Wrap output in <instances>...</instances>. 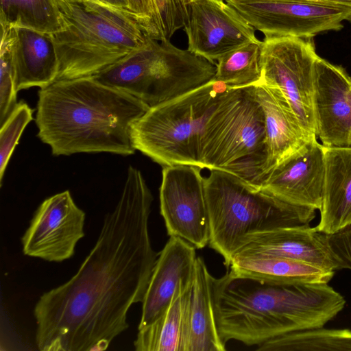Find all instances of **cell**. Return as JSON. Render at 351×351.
I'll return each instance as SVG.
<instances>
[{
    "mask_svg": "<svg viewBox=\"0 0 351 351\" xmlns=\"http://www.w3.org/2000/svg\"><path fill=\"white\" fill-rule=\"evenodd\" d=\"M158 40L169 41L189 19V0H152Z\"/></svg>",
    "mask_w": 351,
    "mask_h": 351,
    "instance_id": "obj_29",
    "label": "cell"
},
{
    "mask_svg": "<svg viewBox=\"0 0 351 351\" xmlns=\"http://www.w3.org/2000/svg\"><path fill=\"white\" fill-rule=\"evenodd\" d=\"M327 242L337 263V270L351 269V226L326 234Z\"/></svg>",
    "mask_w": 351,
    "mask_h": 351,
    "instance_id": "obj_30",
    "label": "cell"
},
{
    "mask_svg": "<svg viewBox=\"0 0 351 351\" xmlns=\"http://www.w3.org/2000/svg\"><path fill=\"white\" fill-rule=\"evenodd\" d=\"M324 176V147L314 137L274 168L259 189L289 204L319 210Z\"/></svg>",
    "mask_w": 351,
    "mask_h": 351,
    "instance_id": "obj_15",
    "label": "cell"
},
{
    "mask_svg": "<svg viewBox=\"0 0 351 351\" xmlns=\"http://www.w3.org/2000/svg\"><path fill=\"white\" fill-rule=\"evenodd\" d=\"M325 176L320 220L330 234L351 226V147H324Z\"/></svg>",
    "mask_w": 351,
    "mask_h": 351,
    "instance_id": "obj_20",
    "label": "cell"
},
{
    "mask_svg": "<svg viewBox=\"0 0 351 351\" xmlns=\"http://www.w3.org/2000/svg\"><path fill=\"white\" fill-rule=\"evenodd\" d=\"M85 217L69 191L47 198L21 238L23 254L49 262L71 258L84 237Z\"/></svg>",
    "mask_w": 351,
    "mask_h": 351,
    "instance_id": "obj_12",
    "label": "cell"
},
{
    "mask_svg": "<svg viewBox=\"0 0 351 351\" xmlns=\"http://www.w3.org/2000/svg\"><path fill=\"white\" fill-rule=\"evenodd\" d=\"M263 41L248 43L221 57L216 64L213 80L231 88L252 86L262 77Z\"/></svg>",
    "mask_w": 351,
    "mask_h": 351,
    "instance_id": "obj_26",
    "label": "cell"
},
{
    "mask_svg": "<svg viewBox=\"0 0 351 351\" xmlns=\"http://www.w3.org/2000/svg\"><path fill=\"white\" fill-rule=\"evenodd\" d=\"M129 8L146 25L151 38L158 40L155 10L152 0H128Z\"/></svg>",
    "mask_w": 351,
    "mask_h": 351,
    "instance_id": "obj_31",
    "label": "cell"
},
{
    "mask_svg": "<svg viewBox=\"0 0 351 351\" xmlns=\"http://www.w3.org/2000/svg\"><path fill=\"white\" fill-rule=\"evenodd\" d=\"M33 110L23 101L17 103L0 126V184L19 140L26 126L33 119Z\"/></svg>",
    "mask_w": 351,
    "mask_h": 351,
    "instance_id": "obj_28",
    "label": "cell"
},
{
    "mask_svg": "<svg viewBox=\"0 0 351 351\" xmlns=\"http://www.w3.org/2000/svg\"><path fill=\"white\" fill-rule=\"evenodd\" d=\"M183 29L187 49L215 64L229 52L258 40L254 27L224 0H189V19Z\"/></svg>",
    "mask_w": 351,
    "mask_h": 351,
    "instance_id": "obj_13",
    "label": "cell"
},
{
    "mask_svg": "<svg viewBox=\"0 0 351 351\" xmlns=\"http://www.w3.org/2000/svg\"><path fill=\"white\" fill-rule=\"evenodd\" d=\"M218 332L256 345L293 332L322 328L345 306L344 298L326 282L278 284L234 277L212 279Z\"/></svg>",
    "mask_w": 351,
    "mask_h": 351,
    "instance_id": "obj_3",
    "label": "cell"
},
{
    "mask_svg": "<svg viewBox=\"0 0 351 351\" xmlns=\"http://www.w3.org/2000/svg\"><path fill=\"white\" fill-rule=\"evenodd\" d=\"M200 167H163L160 209L167 233L197 249L209 243L210 225L204 180Z\"/></svg>",
    "mask_w": 351,
    "mask_h": 351,
    "instance_id": "obj_10",
    "label": "cell"
},
{
    "mask_svg": "<svg viewBox=\"0 0 351 351\" xmlns=\"http://www.w3.org/2000/svg\"><path fill=\"white\" fill-rule=\"evenodd\" d=\"M215 73L216 64L206 59L149 36L143 47L92 77L152 108L208 83Z\"/></svg>",
    "mask_w": 351,
    "mask_h": 351,
    "instance_id": "obj_7",
    "label": "cell"
},
{
    "mask_svg": "<svg viewBox=\"0 0 351 351\" xmlns=\"http://www.w3.org/2000/svg\"><path fill=\"white\" fill-rule=\"evenodd\" d=\"M204 184L208 245L223 256L227 267L247 235L307 226L315 217V209L286 202L226 171H210Z\"/></svg>",
    "mask_w": 351,
    "mask_h": 351,
    "instance_id": "obj_5",
    "label": "cell"
},
{
    "mask_svg": "<svg viewBox=\"0 0 351 351\" xmlns=\"http://www.w3.org/2000/svg\"><path fill=\"white\" fill-rule=\"evenodd\" d=\"M149 107L92 77L54 82L38 92V137L54 156L134 154L131 128Z\"/></svg>",
    "mask_w": 351,
    "mask_h": 351,
    "instance_id": "obj_2",
    "label": "cell"
},
{
    "mask_svg": "<svg viewBox=\"0 0 351 351\" xmlns=\"http://www.w3.org/2000/svg\"><path fill=\"white\" fill-rule=\"evenodd\" d=\"M230 88L213 80L149 108L131 128L134 147L162 167H200L199 145L203 124L210 111Z\"/></svg>",
    "mask_w": 351,
    "mask_h": 351,
    "instance_id": "obj_8",
    "label": "cell"
},
{
    "mask_svg": "<svg viewBox=\"0 0 351 351\" xmlns=\"http://www.w3.org/2000/svg\"><path fill=\"white\" fill-rule=\"evenodd\" d=\"M228 268L234 277L278 284L328 283L335 274L305 262L271 256L236 257Z\"/></svg>",
    "mask_w": 351,
    "mask_h": 351,
    "instance_id": "obj_23",
    "label": "cell"
},
{
    "mask_svg": "<svg viewBox=\"0 0 351 351\" xmlns=\"http://www.w3.org/2000/svg\"><path fill=\"white\" fill-rule=\"evenodd\" d=\"M61 29L51 34L57 53L56 81L92 77L143 47L145 23L129 8L102 0H54Z\"/></svg>",
    "mask_w": 351,
    "mask_h": 351,
    "instance_id": "obj_4",
    "label": "cell"
},
{
    "mask_svg": "<svg viewBox=\"0 0 351 351\" xmlns=\"http://www.w3.org/2000/svg\"><path fill=\"white\" fill-rule=\"evenodd\" d=\"M252 86L264 114L267 147L266 179L274 168L316 136L304 130L278 89L261 83Z\"/></svg>",
    "mask_w": 351,
    "mask_h": 351,
    "instance_id": "obj_18",
    "label": "cell"
},
{
    "mask_svg": "<svg viewBox=\"0 0 351 351\" xmlns=\"http://www.w3.org/2000/svg\"><path fill=\"white\" fill-rule=\"evenodd\" d=\"M195 247L178 237H170L159 252L142 302L138 329L152 324L167 308L182 284L192 282Z\"/></svg>",
    "mask_w": 351,
    "mask_h": 351,
    "instance_id": "obj_17",
    "label": "cell"
},
{
    "mask_svg": "<svg viewBox=\"0 0 351 351\" xmlns=\"http://www.w3.org/2000/svg\"><path fill=\"white\" fill-rule=\"evenodd\" d=\"M252 256L287 258L327 271L337 270L326 234L309 225L277 228L247 235L233 258Z\"/></svg>",
    "mask_w": 351,
    "mask_h": 351,
    "instance_id": "obj_16",
    "label": "cell"
},
{
    "mask_svg": "<svg viewBox=\"0 0 351 351\" xmlns=\"http://www.w3.org/2000/svg\"><path fill=\"white\" fill-rule=\"evenodd\" d=\"M351 10V0H284Z\"/></svg>",
    "mask_w": 351,
    "mask_h": 351,
    "instance_id": "obj_32",
    "label": "cell"
},
{
    "mask_svg": "<svg viewBox=\"0 0 351 351\" xmlns=\"http://www.w3.org/2000/svg\"><path fill=\"white\" fill-rule=\"evenodd\" d=\"M313 113L315 134L324 147H351V77L319 56L315 62Z\"/></svg>",
    "mask_w": 351,
    "mask_h": 351,
    "instance_id": "obj_14",
    "label": "cell"
},
{
    "mask_svg": "<svg viewBox=\"0 0 351 351\" xmlns=\"http://www.w3.org/2000/svg\"><path fill=\"white\" fill-rule=\"evenodd\" d=\"M202 169L232 173L260 189L267 147L263 109L252 86L231 88L208 113L199 136Z\"/></svg>",
    "mask_w": 351,
    "mask_h": 351,
    "instance_id": "obj_6",
    "label": "cell"
},
{
    "mask_svg": "<svg viewBox=\"0 0 351 351\" xmlns=\"http://www.w3.org/2000/svg\"><path fill=\"white\" fill-rule=\"evenodd\" d=\"M0 23L53 34L61 29L54 0H0Z\"/></svg>",
    "mask_w": 351,
    "mask_h": 351,
    "instance_id": "obj_24",
    "label": "cell"
},
{
    "mask_svg": "<svg viewBox=\"0 0 351 351\" xmlns=\"http://www.w3.org/2000/svg\"><path fill=\"white\" fill-rule=\"evenodd\" d=\"M11 27L16 90L34 86L43 88L56 82L58 61L51 34L27 27Z\"/></svg>",
    "mask_w": 351,
    "mask_h": 351,
    "instance_id": "obj_19",
    "label": "cell"
},
{
    "mask_svg": "<svg viewBox=\"0 0 351 351\" xmlns=\"http://www.w3.org/2000/svg\"><path fill=\"white\" fill-rule=\"evenodd\" d=\"M212 279L204 261L197 256L190 289L187 351L226 350L215 320Z\"/></svg>",
    "mask_w": 351,
    "mask_h": 351,
    "instance_id": "obj_21",
    "label": "cell"
},
{
    "mask_svg": "<svg viewBox=\"0 0 351 351\" xmlns=\"http://www.w3.org/2000/svg\"><path fill=\"white\" fill-rule=\"evenodd\" d=\"M153 199L141 172L130 166L121 197L77 271L35 305L38 350L102 351L128 328V311L143 302L158 255L149 232Z\"/></svg>",
    "mask_w": 351,
    "mask_h": 351,
    "instance_id": "obj_1",
    "label": "cell"
},
{
    "mask_svg": "<svg viewBox=\"0 0 351 351\" xmlns=\"http://www.w3.org/2000/svg\"><path fill=\"white\" fill-rule=\"evenodd\" d=\"M261 351H351V330L324 327L293 332L258 346Z\"/></svg>",
    "mask_w": 351,
    "mask_h": 351,
    "instance_id": "obj_25",
    "label": "cell"
},
{
    "mask_svg": "<svg viewBox=\"0 0 351 351\" xmlns=\"http://www.w3.org/2000/svg\"><path fill=\"white\" fill-rule=\"evenodd\" d=\"M265 36L312 38L351 21V10L284 0H224Z\"/></svg>",
    "mask_w": 351,
    "mask_h": 351,
    "instance_id": "obj_11",
    "label": "cell"
},
{
    "mask_svg": "<svg viewBox=\"0 0 351 351\" xmlns=\"http://www.w3.org/2000/svg\"><path fill=\"white\" fill-rule=\"evenodd\" d=\"M1 26L0 126L17 104V91L14 83L12 27L3 25Z\"/></svg>",
    "mask_w": 351,
    "mask_h": 351,
    "instance_id": "obj_27",
    "label": "cell"
},
{
    "mask_svg": "<svg viewBox=\"0 0 351 351\" xmlns=\"http://www.w3.org/2000/svg\"><path fill=\"white\" fill-rule=\"evenodd\" d=\"M311 38L265 36L259 83L278 89L304 130L316 136L313 113L315 62Z\"/></svg>",
    "mask_w": 351,
    "mask_h": 351,
    "instance_id": "obj_9",
    "label": "cell"
},
{
    "mask_svg": "<svg viewBox=\"0 0 351 351\" xmlns=\"http://www.w3.org/2000/svg\"><path fill=\"white\" fill-rule=\"evenodd\" d=\"M102 1L109 3L110 5H112L114 6L130 9L128 0H102Z\"/></svg>",
    "mask_w": 351,
    "mask_h": 351,
    "instance_id": "obj_33",
    "label": "cell"
},
{
    "mask_svg": "<svg viewBox=\"0 0 351 351\" xmlns=\"http://www.w3.org/2000/svg\"><path fill=\"white\" fill-rule=\"evenodd\" d=\"M191 282L182 284L164 312L152 324L138 330L134 342L136 350L187 351Z\"/></svg>",
    "mask_w": 351,
    "mask_h": 351,
    "instance_id": "obj_22",
    "label": "cell"
}]
</instances>
